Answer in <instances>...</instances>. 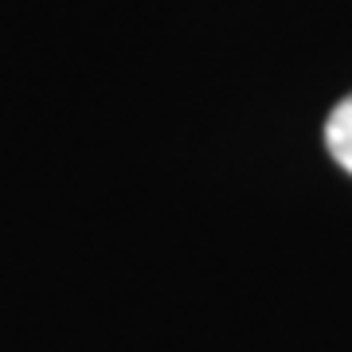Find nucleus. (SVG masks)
I'll return each mask as SVG.
<instances>
[{"label":"nucleus","mask_w":352,"mask_h":352,"mask_svg":"<svg viewBox=\"0 0 352 352\" xmlns=\"http://www.w3.org/2000/svg\"><path fill=\"white\" fill-rule=\"evenodd\" d=\"M325 145H329V153H333V161L352 176V94L340 98L337 106H333V113H329Z\"/></svg>","instance_id":"nucleus-1"}]
</instances>
